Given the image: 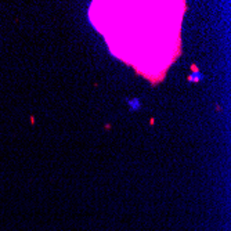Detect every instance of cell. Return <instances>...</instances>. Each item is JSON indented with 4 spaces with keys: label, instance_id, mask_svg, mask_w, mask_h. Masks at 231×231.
<instances>
[{
    "label": "cell",
    "instance_id": "obj_1",
    "mask_svg": "<svg viewBox=\"0 0 231 231\" xmlns=\"http://www.w3.org/2000/svg\"><path fill=\"white\" fill-rule=\"evenodd\" d=\"M203 73L201 72V71H192L191 73H190V76H188V80L190 82H192V83H196V82H201V80H203Z\"/></svg>",
    "mask_w": 231,
    "mask_h": 231
},
{
    "label": "cell",
    "instance_id": "obj_2",
    "mask_svg": "<svg viewBox=\"0 0 231 231\" xmlns=\"http://www.w3.org/2000/svg\"><path fill=\"white\" fill-rule=\"evenodd\" d=\"M127 104H129V108H130L132 111H138V110L141 108V101L138 100L137 97L127 100Z\"/></svg>",
    "mask_w": 231,
    "mask_h": 231
}]
</instances>
